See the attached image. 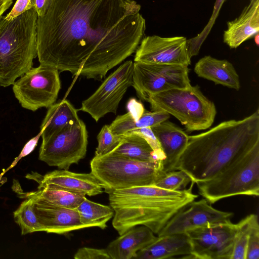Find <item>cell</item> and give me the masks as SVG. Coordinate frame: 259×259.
Listing matches in <instances>:
<instances>
[{
  "instance_id": "1",
  "label": "cell",
  "mask_w": 259,
  "mask_h": 259,
  "mask_svg": "<svg viewBox=\"0 0 259 259\" xmlns=\"http://www.w3.org/2000/svg\"><path fill=\"white\" fill-rule=\"evenodd\" d=\"M140 10L134 0H51L37 20L40 65L101 80L144 37Z\"/></svg>"
},
{
  "instance_id": "2",
  "label": "cell",
  "mask_w": 259,
  "mask_h": 259,
  "mask_svg": "<svg viewBox=\"0 0 259 259\" xmlns=\"http://www.w3.org/2000/svg\"><path fill=\"white\" fill-rule=\"evenodd\" d=\"M259 143V110L241 120L223 121L207 132L189 136L175 170L196 184L207 181Z\"/></svg>"
},
{
  "instance_id": "3",
  "label": "cell",
  "mask_w": 259,
  "mask_h": 259,
  "mask_svg": "<svg viewBox=\"0 0 259 259\" xmlns=\"http://www.w3.org/2000/svg\"><path fill=\"white\" fill-rule=\"evenodd\" d=\"M193 185L176 191L152 185L110 192L113 228L121 235L134 227L144 226L158 234L176 213L197 198L198 195L192 192Z\"/></svg>"
},
{
  "instance_id": "4",
  "label": "cell",
  "mask_w": 259,
  "mask_h": 259,
  "mask_svg": "<svg viewBox=\"0 0 259 259\" xmlns=\"http://www.w3.org/2000/svg\"><path fill=\"white\" fill-rule=\"evenodd\" d=\"M38 15L31 8L16 17L0 18V85H13L30 70L37 56Z\"/></svg>"
},
{
  "instance_id": "5",
  "label": "cell",
  "mask_w": 259,
  "mask_h": 259,
  "mask_svg": "<svg viewBox=\"0 0 259 259\" xmlns=\"http://www.w3.org/2000/svg\"><path fill=\"white\" fill-rule=\"evenodd\" d=\"M210 204L237 195H259V143L212 179L196 184Z\"/></svg>"
},
{
  "instance_id": "6",
  "label": "cell",
  "mask_w": 259,
  "mask_h": 259,
  "mask_svg": "<svg viewBox=\"0 0 259 259\" xmlns=\"http://www.w3.org/2000/svg\"><path fill=\"white\" fill-rule=\"evenodd\" d=\"M91 172L107 193L119 189L152 186L166 175L161 164L132 159L111 152L95 156Z\"/></svg>"
},
{
  "instance_id": "7",
  "label": "cell",
  "mask_w": 259,
  "mask_h": 259,
  "mask_svg": "<svg viewBox=\"0 0 259 259\" xmlns=\"http://www.w3.org/2000/svg\"><path fill=\"white\" fill-rule=\"evenodd\" d=\"M147 102L152 111L175 116L189 133L209 128L217 114L214 103L203 94L198 85L161 92L151 95Z\"/></svg>"
},
{
  "instance_id": "8",
  "label": "cell",
  "mask_w": 259,
  "mask_h": 259,
  "mask_svg": "<svg viewBox=\"0 0 259 259\" xmlns=\"http://www.w3.org/2000/svg\"><path fill=\"white\" fill-rule=\"evenodd\" d=\"M88 132L81 119L70 122L45 141L40 147L38 159L51 166L68 170L84 158Z\"/></svg>"
},
{
  "instance_id": "9",
  "label": "cell",
  "mask_w": 259,
  "mask_h": 259,
  "mask_svg": "<svg viewBox=\"0 0 259 259\" xmlns=\"http://www.w3.org/2000/svg\"><path fill=\"white\" fill-rule=\"evenodd\" d=\"M12 89L23 108L32 111L48 108L56 102L61 89L59 71L42 65L32 67L14 82Z\"/></svg>"
},
{
  "instance_id": "10",
  "label": "cell",
  "mask_w": 259,
  "mask_h": 259,
  "mask_svg": "<svg viewBox=\"0 0 259 259\" xmlns=\"http://www.w3.org/2000/svg\"><path fill=\"white\" fill-rule=\"evenodd\" d=\"M189 70L184 65L135 62L132 85L138 97L147 101L151 95L161 92L190 88Z\"/></svg>"
},
{
  "instance_id": "11",
  "label": "cell",
  "mask_w": 259,
  "mask_h": 259,
  "mask_svg": "<svg viewBox=\"0 0 259 259\" xmlns=\"http://www.w3.org/2000/svg\"><path fill=\"white\" fill-rule=\"evenodd\" d=\"M134 62L128 60L111 73L98 89L84 100L79 110L98 122L106 114H115L119 104L133 84Z\"/></svg>"
},
{
  "instance_id": "12",
  "label": "cell",
  "mask_w": 259,
  "mask_h": 259,
  "mask_svg": "<svg viewBox=\"0 0 259 259\" xmlns=\"http://www.w3.org/2000/svg\"><path fill=\"white\" fill-rule=\"evenodd\" d=\"M237 231V224L231 221L188 230L186 233L191 246L190 258L231 259Z\"/></svg>"
},
{
  "instance_id": "13",
  "label": "cell",
  "mask_w": 259,
  "mask_h": 259,
  "mask_svg": "<svg viewBox=\"0 0 259 259\" xmlns=\"http://www.w3.org/2000/svg\"><path fill=\"white\" fill-rule=\"evenodd\" d=\"M184 36L144 37L136 50L134 62L145 64H176L188 66L191 64Z\"/></svg>"
},
{
  "instance_id": "14",
  "label": "cell",
  "mask_w": 259,
  "mask_h": 259,
  "mask_svg": "<svg viewBox=\"0 0 259 259\" xmlns=\"http://www.w3.org/2000/svg\"><path fill=\"white\" fill-rule=\"evenodd\" d=\"M233 213L211 206L205 199L194 200L176 213L157 234L158 236L185 233L189 230L208 224L230 221Z\"/></svg>"
},
{
  "instance_id": "15",
  "label": "cell",
  "mask_w": 259,
  "mask_h": 259,
  "mask_svg": "<svg viewBox=\"0 0 259 259\" xmlns=\"http://www.w3.org/2000/svg\"><path fill=\"white\" fill-rule=\"evenodd\" d=\"M26 178L38 184L37 188L45 187L60 189L89 196L104 192L103 185L91 172L76 173L66 169L55 170L44 176L32 172Z\"/></svg>"
},
{
  "instance_id": "16",
  "label": "cell",
  "mask_w": 259,
  "mask_h": 259,
  "mask_svg": "<svg viewBox=\"0 0 259 259\" xmlns=\"http://www.w3.org/2000/svg\"><path fill=\"white\" fill-rule=\"evenodd\" d=\"M27 198L33 200L35 213L44 232L65 234L88 228L80 222L76 209L53 205L36 198Z\"/></svg>"
},
{
  "instance_id": "17",
  "label": "cell",
  "mask_w": 259,
  "mask_h": 259,
  "mask_svg": "<svg viewBox=\"0 0 259 259\" xmlns=\"http://www.w3.org/2000/svg\"><path fill=\"white\" fill-rule=\"evenodd\" d=\"M151 128L165 155L163 170L166 173L175 170L179 158L188 144L189 136L168 119Z\"/></svg>"
},
{
  "instance_id": "18",
  "label": "cell",
  "mask_w": 259,
  "mask_h": 259,
  "mask_svg": "<svg viewBox=\"0 0 259 259\" xmlns=\"http://www.w3.org/2000/svg\"><path fill=\"white\" fill-rule=\"evenodd\" d=\"M259 32V0H250L241 14L227 22L223 41L231 49H236Z\"/></svg>"
},
{
  "instance_id": "19",
  "label": "cell",
  "mask_w": 259,
  "mask_h": 259,
  "mask_svg": "<svg viewBox=\"0 0 259 259\" xmlns=\"http://www.w3.org/2000/svg\"><path fill=\"white\" fill-rule=\"evenodd\" d=\"M156 238L147 227L136 226L120 235L105 249L112 259L134 258L139 250L150 244Z\"/></svg>"
},
{
  "instance_id": "20",
  "label": "cell",
  "mask_w": 259,
  "mask_h": 259,
  "mask_svg": "<svg viewBox=\"0 0 259 259\" xmlns=\"http://www.w3.org/2000/svg\"><path fill=\"white\" fill-rule=\"evenodd\" d=\"M191 246L185 233L158 236L150 244L139 250L134 259H165L175 256L187 255L190 258Z\"/></svg>"
},
{
  "instance_id": "21",
  "label": "cell",
  "mask_w": 259,
  "mask_h": 259,
  "mask_svg": "<svg viewBox=\"0 0 259 259\" xmlns=\"http://www.w3.org/2000/svg\"><path fill=\"white\" fill-rule=\"evenodd\" d=\"M194 71L199 76L212 81L215 84L239 90V75L233 64L227 60H220L205 56L195 64Z\"/></svg>"
},
{
  "instance_id": "22",
  "label": "cell",
  "mask_w": 259,
  "mask_h": 259,
  "mask_svg": "<svg viewBox=\"0 0 259 259\" xmlns=\"http://www.w3.org/2000/svg\"><path fill=\"white\" fill-rule=\"evenodd\" d=\"M48 108L40 126L42 141L58 132L67 124L80 119L77 110L68 100H63Z\"/></svg>"
},
{
  "instance_id": "23",
  "label": "cell",
  "mask_w": 259,
  "mask_h": 259,
  "mask_svg": "<svg viewBox=\"0 0 259 259\" xmlns=\"http://www.w3.org/2000/svg\"><path fill=\"white\" fill-rule=\"evenodd\" d=\"M169 117L170 115L165 112L145 110L140 118L136 121L132 114L127 112L117 116L109 126L114 135L124 136L138 128L151 127Z\"/></svg>"
},
{
  "instance_id": "24",
  "label": "cell",
  "mask_w": 259,
  "mask_h": 259,
  "mask_svg": "<svg viewBox=\"0 0 259 259\" xmlns=\"http://www.w3.org/2000/svg\"><path fill=\"white\" fill-rule=\"evenodd\" d=\"M17 193L21 198H36L53 205L73 209H76L85 198V195L81 194L48 187L24 193L21 190Z\"/></svg>"
},
{
  "instance_id": "25",
  "label": "cell",
  "mask_w": 259,
  "mask_h": 259,
  "mask_svg": "<svg viewBox=\"0 0 259 259\" xmlns=\"http://www.w3.org/2000/svg\"><path fill=\"white\" fill-rule=\"evenodd\" d=\"M112 152L135 160L162 165V162L157 159L145 139L135 133L124 135L120 143Z\"/></svg>"
},
{
  "instance_id": "26",
  "label": "cell",
  "mask_w": 259,
  "mask_h": 259,
  "mask_svg": "<svg viewBox=\"0 0 259 259\" xmlns=\"http://www.w3.org/2000/svg\"><path fill=\"white\" fill-rule=\"evenodd\" d=\"M76 209L80 222L88 228L105 229L107 223L113 217L114 214L111 206L93 202L86 197Z\"/></svg>"
},
{
  "instance_id": "27",
  "label": "cell",
  "mask_w": 259,
  "mask_h": 259,
  "mask_svg": "<svg viewBox=\"0 0 259 259\" xmlns=\"http://www.w3.org/2000/svg\"><path fill=\"white\" fill-rule=\"evenodd\" d=\"M14 221L20 227L21 235L44 231L34 211L33 202L30 198H25L13 212Z\"/></svg>"
},
{
  "instance_id": "28",
  "label": "cell",
  "mask_w": 259,
  "mask_h": 259,
  "mask_svg": "<svg viewBox=\"0 0 259 259\" xmlns=\"http://www.w3.org/2000/svg\"><path fill=\"white\" fill-rule=\"evenodd\" d=\"M254 214H250L237 224L233 250L231 259H246L249 233Z\"/></svg>"
},
{
  "instance_id": "29",
  "label": "cell",
  "mask_w": 259,
  "mask_h": 259,
  "mask_svg": "<svg viewBox=\"0 0 259 259\" xmlns=\"http://www.w3.org/2000/svg\"><path fill=\"white\" fill-rule=\"evenodd\" d=\"M123 136L114 135L109 125H105L97 136L98 146L95 156H101L112 152L120 143Z\"/></svg>"
},
{
  "instance_id": "30",
  "label": "cell",
  "mask_w": 259,
  "mask_h": 259,
  "mask_svg": "<svg viewBox=\"0 0 259 259\" xmlns=\"http://www.w3.org/2000/svg\"><path fill=\"white\" fill-rule=\"evenodd\" d=\"M190 182H191V179L184 171L173 170L167 172L154 186L167 190L176 191L185 187Z\"/></svg>"
},
{
  "instance_id": "31",
  "label": "cell",
  "mask_w": 259,
  "mask_h": 259,
  "mask_svg": "<svg viewBox=\"0 0 259 259\" xmlns=\"http://www.w3.org/2000/svg\"><path fill=\"white\" fill-rule=\"evenodd\" d=\"M259 258V225L258 217L254 214L249 233L246 259Z\"/></svg>"
},
{
  "instance_id": "32",
  "label": "cell",
  "mask_w": 259,
  "mask_h": 259,
  "mask_svg": "<svg viewBox=\"0 0 259 259\" xmlns=\"http://www.w3.org/2000/svg\"><path fill=\"white\" fill-rule=\"evenodd\" d=\"M226 1V0H216L211 17L209 19L207 25L205 27L202 31L197 36L188 39L190 46L193 49L196 50H200L201 45L206 38L207 35L211 29V27L215 22V19L219 15V11L221 7Z\"/></svg>"
},
{
  "instance_id": "33",
  "label": "cell",
  "mask_w": 259,
  "mask_h": 259,
  "mask_svg": "<svg viewBox=\"0 0 259 259\" xmlns=\"http://www.w3.org/2000/svg\"><path fill=\"white\" fill-rule=\"evenodd\" d=\"M130 133L138 134L145 139L153 149L157 159L162 162L163 165V162L165 158V155L158 139L153 132L151 127L138 128L134 130Z\"/></svg>"
},
{
  "instance_id": "34",
  "label": "cell",
  "mask_w": 259,
  "mask_h": 259,
  "mask_svg": "<svg viewBox=\"0 0 259 259\" xmlns=\"http://www.w3.org/2000/svg\"><path fill=\"white\" fill-rule=\"evenodd\" d=\"M75 259H109L110 256L106 249L83 247L74 254Z\"/></svg>"
},
{
  "instance_id": "35",
  "label": "cell",
  "mask_w": 259,
  "mask_h": 259,
  "mask_svg": "<svg viewBox=\"0 0 259 259\" xmlns=\"http://www.w3.org/2000/svg\"><path fill=\"white\" fill-rule=\"evenodd\" d=\"M31 0H17L11 11L5 16L7 20H11L28 9Z\"/></svg>"
},
{
  "instance_id": "36",
  "label": "cell",
  "mask_w": 259,
  "mask_h": 259,
  "mask_svg": "<svg viewBox=\"0 0 259 259\" xmlns=\"http://www.w3.org/2000/svg\"><path fill=\"white\" fill-rule=\"evenodd\" d=\"M39 136H40V134L37 137L32 139H31L25 145L20 155L15 159V160L13 162L11 165L4 171V173L15 166L20 159L23 157L26 156L33 150L35 147L37 145Z\"/></svg>"
},
{
  "instance_id": "37",
  "label": "cell",
  "mask_w": 259,
  "mask_h": 259,
  "mask_svg": "<svg viewBox=\"0 0 259 259\" xmlns=\"http://www.w3.org/2000/svg\"><path fill=\"white\" fill-rule=\"evenodd\" d=\"M128 112L132 115L136 121L138 120L145 111L143 105L135 99H131L128 103Z\"/></svg>"
},
{
  "instance_id": "38",
  "label": "cell",
  "mask_w": 259,
  "mask_h": 259,
  "mask_svg": "<svg viewBox=\"0 0 259 259\" xmlns=\"http://www.w3.org/2000/svg\"><path fill=\"white\" fill-rule=\"evenodd\" d=\"M51 0H31L28 6V9L33 8L36 11L38 16L42 15Z\"/></svg>"
},
{
  "instance_id": "39",
  "label": "cell",
  "mask_w": 259,
  "mask_h": 259,
  "mask_svg": "<svg viewBox=\"0 0 259 259\" xmlns=\"http://www.w3.org/2000/svg\"><path fill=\"white\" fill-rule=\"evenodd\" d=\"M13 0H0V18L3 13L9 9L13 3Z\"/></svg>"
},
{
  "instance_id": "40",
  "label": "cell",
  "mask_w": 259,
  "mask_h": 259,
  "mask_svg": "<svg viewBox=\"0 0 259 259\" xmlns=\"http://www.w3.org/2000/svg\"><path fill=\"white\" fill-rule=\"evenodd\" d=\"M254 42L255 44L258 46L259 45V34L258 33L256 34L254 36Z\"/></svg>"
}]
</instances>
